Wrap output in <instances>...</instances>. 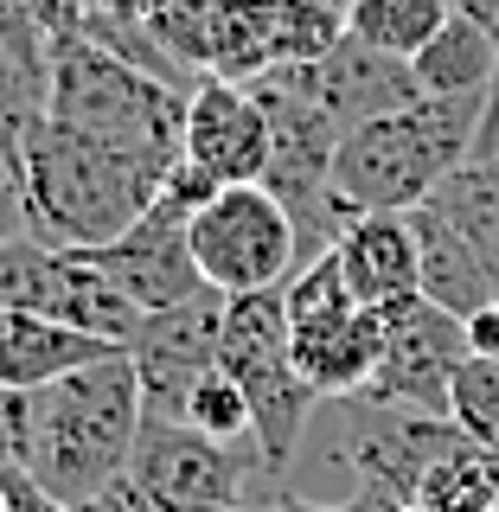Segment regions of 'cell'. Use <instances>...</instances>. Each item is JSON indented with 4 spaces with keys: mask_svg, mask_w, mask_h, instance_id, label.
Segmentation results:
<instances>
[{
    "mask_svg": "<svg viewBox=\"0 0 499 512\" xmlns=\"http://www.w3.org/2000/svg\"><path fill=\"white\" fill-rule=\"evenodd\" d=\"M141 378L128 352L90 359L39 391H26V461L20 468L39 480L52 500L84 512L103 487L128 474L141 436Z\"/></svg>",
    "mask_w": 499,
    "mask_h": 512,
    "instance_id": "1",
    "label": "cell"
},
{
    "mask_svg": "<svg viewBox=\"0 0 499 512\" xmlns=\"http://www.w3.org/2000/svg\"><path fill=\"white\" fill-rule=\"evenodd\" d=\"M173 167L116 148L103 135H84L71 122H52L32 135V148L20 160L26 180V218L45 244H71V250H96L116 244V237L135 224L148 205L160 199Z\"/></svg>",
    "mask_w": 499,
    "mask_h": 512,
    "instance_id": "2",
    "label": "cell"
},
{
    "mask_svg": "<svg viewBox=\"0 0 499 512\" xmlns=\"http://www.w3.org/2000/svg\"><path fill=\"white\" fill-rule=\"evenodd\" d=\"M487 96H423V103L352 128L333 154V186L352 212H410L461 160H474Z\"/></svg>",
    "mask_w": 499,
    "mask_h": 512,
    "instance_id": "3",
    "label": "cell"
},
{
    "mask_svg": "<svg viewBox=\"0 0 499 512\" xmlns=\"http://www.w3.org/2000/svg\"><path fill=\"white\" fill-rule=\"evenodd\" d=\"M218 372L237 378L250 404V429L263 448L269 474L295 493V461L308 442V423L320 410V391L295 372V352H288V308L282 288L269 295H231L224 301V346H218Z\"/></svg>",
    "mask_w": 499,
    "mask_h": 512,
    "instance_id": "4",
    "label": "cell"
},
{
    "mask_svg": "<svg viewBox=\"0 0 499 512\" xmlns=\"http://www.w3.org/2000/svg\"><path fill=\"white\" fill-rule=\"evenodd\" d=\"M308 429L327 436V468L346 480V500H365L378 512H404L429 461H442L461 442L455 416L378 404V397H327Z\"/></svg>",
    "mask_w": 499,
    "mask_h": 512,
    "instance_id": "5",
    "label": "cell"
},
{
    "mask_svg": "<svg viewBox=\"0 0 499 512\" xmlns=\"http://www.w3.org/2000/svg\"><path fill=\"white\" fill-rule=\"evenodd\" d=\"M128 474L154 493V500L180 506V512H244V506H276L288 500V487L269 474L263 448L244 442H212L180 416H148L141 410V436L128 455Z\"/></svg>",
    "mask_w": 499,
    "mask_h": 512,
    "instance_id": "6",
    "label": "cell"
},
{
    "mask_svg": "<svg viewBox=\"0 0 499 512\" xmlns=\"http://www.w3.org/2000/svg\"><path fill=\"white\" fill-rule=\"evenodd\" d=\"M282 308H288V352H295V372L327 397H359L378 372L384 352V320L378 308H359L352 288L340 276V263L314 256L295 276L282 282Z\"/></svg>",
    "mask_w": 499,
    "mask_h": 512,
    "instance_id": "7",
    "label": "cell"
},
{
    "mask_svg": "<svg viewBox=\"0 0 499 512\" xmlns=\"http://www.w3.org/2000/svg\"><path fill=\"white\" fill-rule=\"evenodd\" d=\"M192 263L199 282L218 295H269L301 269V237L288 205L263 180L250 186H218L212 199L192 212Z\"/></svg>",
    "mask_w": 499,
    "mask_h": 512,
    "instance_id": "8",
    "label": "cell"
},
{
    "mask_svg": "<svg viewBox=\"0 0 499 512\" xmlns=\"http://www.w3.org/2000/svg\"><path fill=\"white\" fill-rule=\"evenodd\" d=\"M0 308L64 320V327L96 333V340H109V346H128V333L141 327V308L103 276L96 250L45 244L39 231L0 237Z\"/></svg>",
    "mask_w": 499,
    "mask_h": 512,
    "instance_id": "9",
    "label": "cell"
},
{
    "mask_svg": "<svg viewBox=\"0 0 499 512\" xmlns=\"http://www.w3.org/2000/svg\"><path fill=\"white\" fill-rule=\"evenodd\" d=\"M154 45L180 71L199 77H263L282 64L276 0H141Z\"/></svg>",
    "mask_w": 499,
    "mask_h": 512,
    "instance_id": "10",
    "label": "cell"
},
{
    "mask_svg": "<svg viewBox=\"0 0 499 512\" xmlns=\"http://www.w3.org/2000/svg\"><path fill=\"white\" fill-rule=\"evenodd\" d=\"M384 352L378 372L359 397H378V404H404V410H429L448 416V391H455V365L468 359V340H461V320L436 308L423 295L384 301Z\"/></svg>",
    "mask_w": 499,
    "mask_h": 512,
    "instance_id": "11",
    "label": "cell"
},
{
    "mask_svg": "<svg viewBox=\"0 0 499 512\" xmlns=\"http://www.w3.org/2000/svg\"><path fill=\"white\" fill-rule=\"evenodd\" d=\"M224 301L218 288H199L180 308L141 314V327L128 333V365L141 378V404L148 416H180L192 384L218 372V346H224Z\"/></svg>",
    "mask_w": 499,
    "mask_h": 512,
    "instance_id": "12",
    "label": "cell"
},
{
    "mask_svg": "<svg viewBox=\"0 0 499 512\" xmlns=\"http://www.w3.org/2000/svg\"><path fill=\"white\" fill-rule=\"evenodd\" d=\"M192 212L186 205H173L167 192L141 212L116 244H96V263H103V276L122 288L128 301H135L141 314H160V308H180V301L199 295V263H192V237H186Z\"/></svg>",
    "mask_w": 499,
    "mask_h": 512,
    "instance_id": "13",
    "label": "cell"
},
{
    "mask_svg": "<svg viewBox=\"0 0 499 512\" xmlns=\"http://www.w3.org/2000/svg\"><path fill=\"white\" fill-rule=\"evenodd\" d=\"M180 154L218 186H250L269 167V116L250 84L237 77H199L186 90V135Z\"/></svg>",
    "mask_w": 499,
    "mask_h": 512,
    "instance_id": "14",
    "label": "cell"
},
{
    "mask_svg": "<svg viewBox=\"0 0 499 512\" xmlns=\"http://www.w3.org/2000/svg\"><path fill=\"white\" fill-rule=\"evenodd\" d=\"M295 77L308 84L314 103L340 122V135H352V128H365V122H378V116H397V109H410V103H423L410 58L372 52V45H359L352 32L333 45L327 58L295 64Z\"/></svg>",
    "mask_w": 499,
    "mask_h": 512,
    "instance_id": "15",
    "label": "cell"
},
{
    "mask_svg": "<svg viewBox=\"0 0 499 512\" xmlns=\"http://www.w3.org/2000/svg\"><path fill=\"white\" fill-rule=\"evenodd\" d=\"M333 263L352 288L359 308H384V301L416 295V231L410 212H359L333 244Z\"/></svg>",
    "mask_w": 499,
    "mask_h": 512,
    "instance_id": "16",
    "label": "cell"
},
{
    "mask_svg": "<svg viewBox=\"0 0 499 512\" xmlns=\"http://www.w3.org/2000/svg\"><path fill=\"white\" fill-rule=\"evenodd\" d=\"M410 231H416V295H423V301L448 308L455 320H468V314H480V308L499 301V282L487 276V263L468 250V237L442 218L436 199L410 205Z\"/></svg>",
    "mask_w": 499,
    "mask_h": 512,
    "instance_id": "17",
    "label": "cell"
},
{
    "mask_svg": "<svg viewBox=\"0 0 499 512\" xmlns=\"http://www.w3.org/2000/svg\"><path fill=\"white\" fill-rule=\"evenodd\" d=\"M109 340L96 333H77L64 320H45V314H26V308H0V391H39L64 372L90 359H109Z\"/></svg>",
    "mask_w": 499,
    "mask_h": 512,
    "instance_id": "18",
    "label": "cell"
},
{
    "mask_svg": "<svg viewBox=\"0 0 499 512\" xmlns=\"http://www.w3.org/2000/svg\"><path fill=\"white\" fill-rule=\"evenodd\" d=\"M410 71H416V90L423 96H493L499 45H493V32L480 26L468 7H455L448 26L410 58Z\"/></svg>",
    "mask_w": 499,
    "mask_h": 512,
    "instance_id": "19",
    "label": "cell"
},
{
    "mask_svg": "<svg viewBox=\"0 0 499 512\" xmlns=\"http://www.w3.org/2000/svg\"><path fill=\"white\" fill-rule=\"evenodd\" d=\"M429 199L442 205V218L468 237V250L487 263V276L499 282V154L461 160V167L448 173Z\"/></svg>",
    "mask_w": 499,
    "mask_h": 512,
    "instance_id": "20",
    "label": "cell"
},
{
    "mask_svg": "<svg viewBox=\"0 0 499 512\" xmlns=\"http://www.w3.org/2000/svg\"><path fill=\"white\" fill-rule=\"evenodd\" d=\"M461 0H352L346 7V32L372 52H391V58H416L429 39L448 26Z\"/></svg>",
    "mask_w": 499,
    "mask_h": 512,
    "instance_id": "21",
    "label": "cell"
},
{
    "mask_svg": "<svg viewBox=\"0 0 499 512\" xmlns=\"http://www.w3.org/2000/svg\"><path fill=\"white\" fill-rule=\"evenodd\" d=\"M423 512H493L499 506V455H487L480 442L461 436L442 461H429V474L416 480V500Z\"/></svg>",
    "mask_w": 499,
    "mask_h": 512,
    "instance_id": "22",
    "label": "cell"
},
{
    "mask_svg": "<svg viewBox=\"0 0 499 512\" xmlns=\"http://www.w3.org/2000/svg\"><path fill=\"white\" fill-rule=\"evenodd\" d=\"M39 128H45V71H32L20 52L0 45V154L20 167Z\"/></svg>",
    "mask_w": 499,
    "mask_h": 512,
    "instance_id": "23",
    "label": "cell"
},
{
    "mask_svg": "<svg viewBox=\"0 0 499 512\" xmlns=\"http://www.w3.org/2000/svg\"><path fill=\"white\" fill-rule=\"evenodd\" d=\"M448 416L468 442H480L487 455H499V359H468L455 365V391H448Z\"/></svg>",
    "mask_w": 499,
    "mask_h": 512,
    "instance_id": "24",
    "label": "cell"
},
{
    "mask_svg": "<svg viewBox=\"0 0 499 512\" xmlns=\"http://www.w3.org/2000/svg\"><path fill=\"white\" fill-rule=\"evenodd\" d=\"M180 423H192L199 436H212V442H231V448L256 442V429H250V404H244V391H237V378H224V372H212V378L192 384Z\"/></svg>",
    "mask_w": 499,
    "mask_h": 512,
    "instance_id": "25",
    "label": "cell"
},
{
    "mask_svg": "<svg viewBox=\"0 0 499 512\" xmlns=\"http://www.w3.org/2000/svg\"><path fill=\"white\" fill-rule=\"evenodd\" d=\"M26 461V391H0V474Z\"/></svg>",
    "mask_w": 499,
    "mask_h": 512,
    "instance_id": "26",
    "label": "cell"
},
{
    "mask_svg": "<svg viewBox=\"0 0 499 512\" xmlns=\"http://www.w3.org/2000/svg\"><path fill=\"white\" fill-rule=\"evenodd\" d=\"M84 512H180V506H167V500H154V493H148V487H141V480H135V474H122V480H116V487H103V493H96V500H90Z\"/></svg>",
    "mask_w": 499,
    "mask_h": 512,
    "instance_id": "27",
    "label": "cell"
},
{
    "mask_svg": "<svg viewBox=\"0 0 499 512\" xmlns=\"http://www.w3.org/2000/svg\"><path fill=\"white\" fill-rule=\"evenodd\" d=\"M0 493H7V512H77V506L52 500V493H45L26 468H7V474H0Z\"/></svg>",
    "mask_w": 499,
    "mask_h": 512,
    "instance_id": "28",
    "label": "cell"
},
{
    "mask_svg": "<svg viewBox=\"0 0 499 512\" xmlns=\"http://www.w3.org/2000/svg\"><path fill=\"white\" fill-rule=\"evenodd\" d=\"M13 231H32V218H26V180H20V167L0 154V237H13Z\"/></svg>",
    "mask_w": 499,
    "mask_h": 512,
    "instance_id": "29",
    "label": "cell"
},
{
    "mask_svg": "<svg viewBox=\"0 0 499 512\" xmlns=\"http://www.w3.org/2000/svg\"><path fill=\"white\" fill-rule=\"evenodd\" d=\"M461 340H468V352H480V359H499V301L461 320Z\"/></svg>",
    "mask_w": 499,
    "mask_h": 512,
    "instance_id": "30",
    "label": "cell"
},
{
    "mask_svg": "<svg viewBox=\"0 0 499 512\" xmlns=\"http://www.w3.org/2000/svg\"><path fill=\"white\" fill-rule=\"evenodd\" d=\"M0 512H7V493H0Z\"/></svg>",
    "mask_w": 499,
    "mask_h": 512,
    "instance_id": "31",
    "label": "cell"
},
{
    "mask_svg": "<svg viewBox=\"0 0 499 512\" xmlns=\"http://www.w3.org/2000/svg\"><path fill=\"white\" fill-rule=\"evenodd\" d=\"M404 512H423V506H404Z\"/></svg>",
    "mask_w": 499,
    "mask_h": 512,
    "instance_id": "32",
    "label": "cell"
},
{
    "mask_svg": "<svg viewBox=\"0 0 499 512\" xmlns=\"http://www.w3.org/2000/svg\"><path fill=\"white\" fill-rule=\"evenodd\" d=\"M461 7H474V0H461Z\"/></svg>",
    "mask_w": 499,
    "mask_h": 512,
    "instance_id": "33",
    "label": "cell"
},
{
    "mask_svg": "<svg viewBox=\"0 0 499 512\" xmlns=\"http://www.w3.org/2000/svg\"><path fill=\"white\" fill-rule=\"evenodd\" d=\"M493 512H499V506H493Z\"/></svg>",
    "mask_w": 499,
    "mask_h": 512,
    "instance_id": "34",
    "label": "cell"
}]
</instances>
